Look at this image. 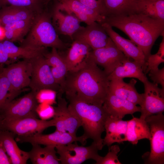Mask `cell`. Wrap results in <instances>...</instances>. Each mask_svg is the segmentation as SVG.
I'll return each mask as SVG.
<instances>
[{
  "label": "cell",
  "mask_w": 164,
  "mask_h": 164,
  "mask_svg": "<svg viewBox=\"0 0 164 164\" xmlns=\"http://www.w3.org/2000/svg\"><path fill=\"white\" fill-rule=\"evenodd\" d=\"M2 70L10 84L6 103L14 100L22 89L29 86L32 67L29 60L24 59L3 67Z\"/></svg>",
  "instance_id": "cell-8"
},
{
  "label": "cell",
  "mask_w": 164,
  "mask_h": 164,
  "mask_svg": "<svg viewBox=\"0 0 164 164\" xmlns=\"http://www.w3.org/2000/svg\"><path fill=\"white\" fill-rule=\"evenodd\" d=\"M53 117L56 130L68 132L75 136L78 128L81 126L79 118L68 109L67 103L61 95L59 94L57 106L54 108Z\"/></svg>",
  "instance_id": "cell-14"
},
{
  "label": "cell",
  "mask_w": 164,
  "mask_h": 164,
  "mask_svg": "<svg viewBox=\"0 0 164 164\" xmlns=\"http://www.w3.org/2000/svg\"><path fill=\"white\" fill-rule=\"evenodd\" d=\"M144 93L141 107L140 118L145 119L147 117L164 111V89L148 80L143 83Z\"/></svg>",
  "instance_id": "cell-11"
},
{
  "label": "cell",
  "mask_w": 164,
  "mask_h": 164,
  "mask_svg": "<svg viewBox=\"0 0 164 164\" xmlns=\"http://www.w3.org/2000/svg\"><path fill=\"white\" fill-rule=\"evenodd\" d=\"M48 2H49L50 1L52 0H47Z\"/></svg>",
  "instance_id": "cell-43"
},
{
  "label": "cell",
  "mask_w": 164,
  "mask_h": 164,
  "mask_svg": "<svg viewBox=\"0 0 164 164\" xmlns=\"http://www.w3.org/2000/svg\"><path fill=\"white\" fill-rule=\"evenodd\" d=\"M127 121H124L108 115L104 124L106 135L103 139L104 146H110L113 143H121L125 142Z\"/></svg>",
  "instance_id": "cell-23"
},
{
  "label": "cell",
  "mask_w": 164,
  "mask_h": 164,
  "mask_svg": "<svg viewBox=\"0 0 164 164\" xmlns=\"http://www.w3.org/2000/svg\"><path fill=\"white\" fill-rule=\"evenodd\" d=\"M0 164H12L10 159L0 142Z\"/></svg>",
  "instance_id": "cell-40"
},
{
  "label": "cell",
  "mask_w": 164,
  "mask_h": 164,
  "mask_svg": "<svg viewBox=\"0 0 164 164\" xmlns=\"http://www.w3.org/2000/svg\"><path fill=\"white\" fill-rule=\"evenodd\" d=\"M101 24L117 48L126 57L132 58L140 63L143 67L145 73L147 65L145 58L142 50L131 40L120 36L113 30L112 27L107 23Z\"/></svg>",
  "instance_id": "cell-17"
},
{
  "label": "cell",
  "mask_w": 164,
  "mask_h": 164,
  "mask_svg": "<svg viewBox=\"0 0 164 164\" xmlns=\"http://www.w3.org/2000/svg\"><path fill=\"white\" fill-rule=\"evenodd\" d=\"M104 22L119 29L127 35L142 50L146 61L151 54V49L156 40L164 33V21L142 14L106 18L101 23Z\"/></svg>",
  "instance_id": "cell-2"
},
{
  "label": "cell",
  "mask_w": 164,
  "mask_h": 164,
  "mask_svg": "<svg viewBox=\"0 0 164 164\" xmlns=\"http://www.w3.org/2000/svg\"><path fill=\"white\" fill-rule=\"evenodd\" d=\"M15 135L6 130L0 129V142L2 144L12 164H26L29 159L28 152L21 150L14 139Z\"/></svg>",
  "instance_id": "cell-24"
},
{
  "label": "cell",
  "mask_w": 164,
  "mask_h": 164,
  "mask_svg": "<svg viewBox=\"0 0 164 164\" xmlns=\"http://www.w3.org/2000/svg\"><path fill=\"white\" fill-rule=\"evenodd\" d=\"M37 93L31 91L22 97L6 102L0 111V120H13L27 117H36Z\"/></svg>",
  "instance_id": "cell-7"
},
{
  "label": "cell",
  "mask_w": 164,
  "mask_h": 164,
  "mask_svg": "<svg viewBox=\"0 0 164 164\" xmlns=\"http://www.w3.org/2000/svg\"><path fill=\"white\" fill-rule=\"evenodd\" d=\"M120 151L118 145L109 146L108 152L104 157L101 156L96 164H121L119 160L117 154Z\"/></svg>",
  "instance_id": "cell-35"
},
{
  "label": "cell",
  "mask_w": 164,
  "mask_h": 164,
  "mask_svg": "<svg viewBox=\"0 0 164 164\" xmlns=\"http://www.w3.org/2000/svg\"><path fill=\"white\" fill-rule=\"evenodd\" d=\"M86 139L82 136H75L68 132H64L56 130L54 132L48 134L37 133L27 136H18L16 140L21 143L29 142L32 145L37 144L45 145H53L55 146L65 145L73 142H80L85 145Z\"/></svg>",
  "instance_id": "cell-12"
},
{
  "label": "cell",
  "mask_w": 164,
  "mask_h": 164,
  "mask_svg": "<svg viewBox=\"0 0 164 164\" xmlns=\"http://www.w3.org/2000/svg\"><path fill=\"white\" fill-rule=\"evenodd\" d=\"M90 57L97 65L104 69L108 75L127 57L111 39L106 46L92 50Z\"/></svg>",
  "instance_id": "cell-13"
},
{
  "label": "cell",
  "mask_w": 164,
  "mask_h": 164,
  "mask_svg": "<svg viewBox=\"0 0 164 164\" xmlns=\"http://www.w3.org/2000/svg\"><path fill=\"white\" fill-rule=\"evenodd\" d=\"M0 125L1 128L22 136L42 133L46 128L55 126L53 119L47 121L31 117L13 120H0Z\"/></svg>",
  "instance_id": "cell-10"
},
{
  "label": "cell",
  "mask_w": 164,
  "mask_h": 164,
  "mask_svg": "<svg viewBox=\"0 0 164 164\" xmlns=\"http://www.w3.org/2000/svg\"><path fill=\"white\" fill-rule=\"evenodd\" d=\"M162 113L150 116L145 119L150 129V151L145 163H164V116Z\"/></svg>",
  "instance_id": "cell-5"
},
{
  "label": "cell",
  "mask_w": 164,
  "mask_h": 164,
  "mask_svg": "<svg viewBox=\"0 0 164 164\" xmlns=\"http://www.w3.org/2000/svg\"><path fill=\"white\" fill-rule=\"evenodd\" d=\"M78 0L85 5L95 10L100 15L99 4L97 0Z\"/></svg>",
  "instance_id": "cell-39"
},
{
  "label": "cell",
  "mask_w": 164,
  "mask_h": 164,
  "mask_svg": "<svg viewBox=\"0 0 164 164\" xmlns=\"http://www.w3.org/2000/svg\"><path fill=\"white\" fill-rule=\"evenodd\" d=\"M44 55L29 60L32 71L29 87L37 94L43 90H49L61 94L63 92L61 87L56 82Z\"/></svg>",
  "instance_id": "cell-6"
},
{
  "label": "cell",
  "mask_w": 164,
  "mask_h": 164,
  "mask_svg": "<svg viewBox=\"0 0 164 164\" xmlns=\"http://www.w3.org/2000/svg\"><path fill=\"white\" fill-rule=\"evenodd\" d=\"M62 6L74 15L80 22L87 25L96 22L101 23L104 18L95 10L85 5L78 0H59Z\"/></svg>",
  "instance_id": "cell-22"
},
{
  "label": "cell",
  "mask_w": 164,
  "mask_h": 164,
  "mask_svg": "<svg viewBox=\"0 0 164 164\" xmlns=\"http://www.w3.org/2000/svg\"><path fill=\"white\" fill-rule=\"evenodd\" d=\"M136 13L164 21V0H138Z\"/></svg>",
  "instance_id": "cell-31"
},
{
  "label": "cell",
  "mask_w": 164,
  "mask_h": 164,
  "mask_svg": "<svg viewBox=\"0 0 164 164\" xmlns=\"http://www.w3.org/2000/svg\"><path fill=\"white\" fill-rule=\"evenodd\" d=\"M51 16L53 22L52 23L57 34L68 36L71 39L82 27L79 20L67 11L59 2L55 5Z\"/></svg>",
  "instance_id": "cell-16"
},
{
  "label": "cell",
  "mask_w": 164,
  "mask_h": 164,
  "mask_svg": "<svg viewBox=\"0 0 164 164\" xmlns=\"http://www.w3.org/2000/svg\"><path fill=\"white\" fill-rule=\"evenodd\" d=\"M3 67L0 70V111L6 102L10 87L9 81L2 71Z\"/></svg>",
  "instance_id": "cell-36"
},
{
  "label": "cell",
  "mask_w": 164,
  "mask_h": 164,
  "mask_svg": "<svg viewBox=\"0 0 164 164\" xmlns=\"http://www.w3.org/2000/svg\"><path fill=\"white\" fill-rule=\"evenodd\" d=\"M108 76L90 57L84 67L75 72H68L63 92L66 97L102 106L109 91Z\"/></svg>",
  "instance_id": "cell-1"
},
{
  "label": "cell",
  "mask_w": 164,
  "mask_h": 164,
  "mask_svg": "<svg viewBox=\"0 0 164 164\" xmlns=\"http://www.w3.org/2000/svg\"><path fill=\"white\" fill-rule=\"evenodd\" d=\"M51 15L44 10L35 16L29 34L21 46L32 48L50 47L65 49L68 44L60 38L51 21Z\"/></svg>",
  "instance_id": "cell-4"
},
{
  "label": "cell",
  "mask_w": 164,
  "mask_h": 164,
  "mask_svg": "<svg viewBox=\"0 0 164 164\" xmlns=\"http://www.w3.org/2000/svg\"><path fill=\"white\" fill-rule=\"evenodd\" d=\"M33 20V19L18 21L5 25L3 27L5 30L11 29L19 33L23 39L24 36L29 31Z\"/></svg>",
  "instance_id": "cell-34"
},
{
  "label": "cell",
  "mask_w": 164,
  "mask_h": 164,
  "mask_svg": "<svg viewBox=\"0 0 164 164\" xmlns=\"http://www.w3.org/2000/svg\"><path fill=\"white\" fill-rule=\"evenodd\" d=\"M162 36V39L157 52L154 54H151L147 59V68L145 73V74L151 70L159 69L160 64L164 62V35Z\"/></svg>",
  "instance_id": "cell-33"
},
{
  "label": "cell",
  "mask_w": 164,
  "mask_h": 164,
  "mask_svg": "<svg viewBox=\"0 0 164 164\" xmlns=\"http://www.w3.org/2000/svg\"><path fill=\"white\" fill-rule=\"evenodd\" d=\"M78 40L86 43L92 50L104 47L111 40L101 24L94 22L82 27L77 31L71 39Z\"/></svg>",
  "instance_id": "cell-15"
},
{
  "label": "cell",
  "mask_w": 164,
  "mask_h": 164,
  "mask_svg": "<svg viewBox=\"0 0 164 164\" xmlns=\"http://www.w3.org/2000/svg\"><path fill=\"white\" fill-rule=\"evenodd\" d=\"M69 110L80 120L86 140L90 138L96 144L99 150L103 146L102 132L105 131L104 124L108 114L103 106L89 103L75 97L67 96Z\"/></svg>",
  "instance_id": "cell-3"
},
{
  "label": "cell",
  "mask_w": 164,
  "mask_h": 164,
  "mask_svg": "<svg viewBox=\"0 0 164 164\" xmlns=\"http://www.w3.org/2000/svg\"><path fill=\"white\" fill-rule=\"evenodd\" d=\"M3 43L9 59L21 57L24 59L30 60L44 55L47 52L45 47L32 48L21 46H18L13 42L6 39L3 40Z\"/></svg>",
  "instance_id": "cell-30"
},
{
  "label": "cell",
  "mask_w": 164,
  "mask_h": 164,
  "mask_svg": "<svg viewBox=\"0 0 164 164\" xmlns=\"http://www.w3.org/2000/svg\"><path fill=\"white\" fill-rule=\"evenodd\" d=\"M32 148L29 152V159L33 164H59L60 159L56 155L55 146L46 145L42 147L40 145L32 144Z\"/></svg>",
  "instance_id": "cell-29"
},
{
  "label": "cell",
  "mask_w": 164,
  "mask_h": 164,
  "mask_svg": "<svg viewBox=\"0 0 164 164\" xmlns=\"http://www.w3.org/2000/svg\"><path fill=\"white\" fill-rule=\"evenodd\" d=\"M9 59L4 47L3 41H0V65L6 63Z\"/></svg>",
  "instance_id": "cell-41"
},
{
  "label": "cell",
  "mask_w": 164,
  "mask_h": 164,
  "mask_svg": "<svg viewBox=\"0 0 164 164\" xmlns=\"http://www.w3.org/2000/svg\"><path fill=\"white\" fill-rule=\"evenodd\" d=\"M1 126H0V129L1 128Z\"/></svg>",
  "instance_id": "cell-44"
},
{
  "label": "cell",
  "mask_w": 164,
  "mask_h": 164,
  "mask_svg": "<svg viewBox=\"0 0 164 164\" xmlns=\"http://www.w3.org/2000/svg\"><path fill=\"white\" fill-rule=\"evenodd\" d=\"M0 9V24L3 26L22 20L33 19L37 14L24 7L9 5Z\"/></svg>",
  "instance_id": "cell-27"
},
{
  "label": "cell",
  "mask_w": 164,
  "mask_h": 164,
  "mask_svg": "<svg viewBox=\"0 0 164 164\" xmlns=\"http://www.w3.org/2000/svg\"><path fill=\"white\" fill-rule=\"evenodd\" d=\"M72 143L55 146L61 164H80L90 159L95 160L96 162L100 159L101 156L98 153L99 150L93 142L90 146L86 147Z\"/></svg>",
  "instance_id": "cell-9"
},
{
  "label": "cell",
  "mask_w": 164,
  "mask_h": 164,
  "mask_svg": "<svg viewBox=\"0 0 164 164\" xmlns=\"http://www.w3.org/2000/svg\"><path fill=\"white\" fill-rule=\"evenodd\" d=\"M5 38V30L4 27L0 24V41H3Z\"/></svg>",
  "instance_id": "cell-42"
},
{
  "label": "cell",
  "mask_w": 164,
  "mask_h": 164,
  "mask_svg": "<svg viewBox=\"0 0 164 164\" xmlns=\"http://www.w3.org/2000/svg\"><path fill=\"white\" fill-rule=\"evenodd\" d=\"M138 0H98L100 14L106 18L135 14Z\"/></svg>",
  "instance_id": "cell-19"
},
{
  "label": "cell",
  "mask_w": 164,
  "mask_h": 164,
  "mask_svg": "<svg viewBox=\"0 0 164 164\" xmlns=\"http://www.w3.org/2000/svg\"><path fill=\"white\" fill-rule=\"evenodd\" d=\"M65 56H63L66 63L68 72L77 71L86 65L90 59L92 50L84 42L73 40Z\"/></svg>",
  "instance_id": "cell-18"
},
{
  "label": "cell",
  "mask_w": 164,
  "mask_h": 164,
  "mask_svg": "<svg viewBox=\"0 0 164 164\" xmlns=\"http://www.w3.org/2000/svg\"><path fill=\"white\" fill-rule=\"evenodd\" d=\"M137 80L134 78L128 83L123 79H114L110 81L109 92L117 97L140 106L142 103L143 94L138 93L135 87Z\"/></svg>",
  "instance_id": "cell-20"
},
{
  "label": "cell",
  "mask_w": 164,
  "mask_h": 164,
  "mask_svg": "<svg viewBox=\"0 0 164 164\" xmlns=\"http://www.w3.org/2000/svg\"><path fill=\"white\" fill-rule=\"evenodd\" d=\"M149 73V76L153 83L160 84L162 88L164 89V68L151 70Z\"/></svg>",
  "instance_id": "cell-38"
},
{
  "label": "cell",
  "mask_w": 164,
  "mask_h": 164,
  "mask_svg": "<svg viewBox=\"0 0 164 164\" xmlns=\"http://www.w3.org/2000/svg\"><path fill=\"white\" fill-rule=\"evenodd\" d=\"M36 113L41 119L47 120L53 118L54 114V108L47 104L44 105L38 106Z\"/></svg>",
  "instance_id": "cell-37"
},
{
  "label": "cell",
  "mask_w": 164,
  "mask_h": 164,
  "mask_svg": "<svg viewBox=\"0 0 164 164\" xmlns=\"http://www.w3.org/2000/svg\"><path fill=\"white\" fill-rule=\"evenodd\" d=\"M44 56L51 67L56 82L60 86L63 92L66 77L68 72L63 57L55 48H52L50 52H46L44 54Z\"/></svg>",
  "instance_id": "cell-26"
},
{
  "label": "cell",
  "mask_w": 164,
  "mask_h": 164,
  "mask_svg": "<svg viewBox=\"0 0 164 164\" xmlns=\"http://www.w3.org/2000/svg\"><path fill=\"white\" fill-rule=\"evenodd\" d=\"M150 135L149 128L145 119L133 117L127 121L125 142L127 141L133 145H136L140 140L149 139Z\"/></svg>",
  "instance_id": "cell-28"
},
{
  "label": "cell",
  "mask_w": 164,
  "mask_h": 164,
  "mask_svg": "<svg viewBox=\"0 0 164 164\" xmlns=\"http://www.w3.org/2000/svg\"><path fill=\"white\" fill-rule=\"evenodd\" d=\"M127 77L137 78L143 83L148 80L142 65L135 60L131 61L128 57L117 67L108 76L110 81Z\"/></svg>",
  "instance_id": "cell-25"
},
{
  "label": "cell",
  "mask_w": 164,
  "mask_h": 164,
  "mask_svg": "<svg viewBox=\"0 0 164 164\" xmlns=\"http://www.w3.org/2000/svg\"><path fill=\"white\" fill-rule=\"evenodd\" d=\"M47 3V0H0V8L9 5L22 7L38 14L44 11Z\"/></svg>",
  "instance_id": "cell-32"
},
{
  "label": "cell",
  "mask_w": 164,
  "mask_h": 164,
  "mask_svg": "<svg viewBox=\"0 0 164 164\" xmlns=\"http://www.w3.org/2000/svg\"><path fill=\"white\" fill-rule=\"evenodd\" d=\"M102 106L108 115L121 119L126 114H132L141 111L140 106L118 97L109 91Z\"/></svg>",
  "instance_id": "cell-21"
}]
</instances>
